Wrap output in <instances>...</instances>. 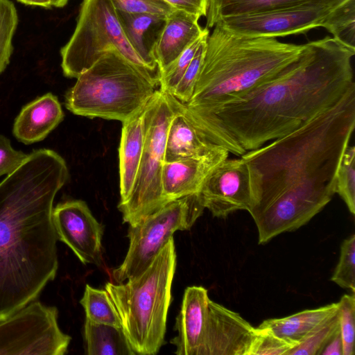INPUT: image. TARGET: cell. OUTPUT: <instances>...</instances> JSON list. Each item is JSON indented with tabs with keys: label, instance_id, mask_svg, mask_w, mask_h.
Instances as JSON below:
<instances>
[{
	"label": "cell",
	"instance_id": "22",
	"mask_svg": "<svg viewBox=\"0 0 355 355\" xmlns=\"http://www.w3.org/2000/svg\"><path fill=\"white\" fill-rule=\"evenodd\" d=\"M347 0H208L207 28L223 18L304 5L338 6Z\"/></svg>",
	"mask_w": 355,
	"mask_h": 355
},
{
	"label": "cell",
	"instance_id": "8",
	"mask_svg": "<svg viewBox=\"0 0 355 355\" xmlns=\"http://www.w3.org/2000/svg\"><path fill=\"white\" fill-rule=\"evenodd\" d=\"M175 112L174 97L159 89L146 105V139L133 191L118 209L123 223L132 225L166 205L162 191L168 125Z\"/></svg>",
	"mask_w": 355,
	"mask_h": 355
},
{
	"label": "cell",
	"instance_id": "40",
	"mask_svg": "<svg viewBox=\"0 0 355 355\" xmlns=\"http://www.w3.org/2000/svg\"><path fill=\"white\" fill-rule=\"evenodd\" d=\"M69 0H53V6L61 8L64 6Z\"/></svg>",
	"mask_w": 355,
	"mask_h": 355
},
{
	"label": "cell",
	"instance_id": "38",
	"mask_svg": "<svg viewBox=\"0 0 355 355\" xmlns=\"http://www.w3.org/2000/svg\"><path fill=\"white\" fill-rule=\"evenodd\" d=\"M320 355H343V340L340 329L329 340Z\"/></svg>",
	"mask_w": 355,
	"mask_h": 355
},
{
	"label": "cell",
	"instance_id": "12",
	"mask_svg": "<svg viewBox=\"0 0 355 355\" xmlns=\"http://www.w3.org/2000/svg\"><path fill=\"white\" fill-rule=\"evenodd\" d=\"M338 6L304 5L231 16L219 19L216 25L232 33L248 37L295 35L322 27L329 15Z\"/></svg>",
	"mask_w": 355,
	"mask_h": 355
},
{
	"label": "cell",
	"instance_id": "33",
	"mask_svg": "<svg viewBox=\"0 0 355 355\" xmlns=\"http://www.w3.org/2000/svg\"><path fill=\"white\" fill-rule=\"evenodd\" d=\"M208 36L202 40L180 80L173 92L169 93L182 103L187 104L192 97L203 61Z\"/></svg>",
	"mask_w": 355,
	"mask_h": 355
},
{
	"label": "cell",
	"instance_id": "34",
	"mask_svg": "<svg viewBox=\"0 0 355 355\" xmlns=\"http://www.w3.org/2000/svg\"><path fill=\"white\" fill-rule=\"evenodd\" d=\"M298 343L280 337L266 328L257 327L249 355H286Z\"/></svg>",
	"mask_w": 355,
	"mask_h": 355
},
{
	"label": "cell",
	"instance_id": "7",
	"mask_svg": "<svg viewBox=\"0 0 355 355\" xmlns=\"http://www.w3.org/2000/svg\"><path fill=\"white\" fill-rule=\"evenodd\" d=\"M114 49L159 88L160 71L144 63L131 46L110 0H83L75 31L60 50L64 76L77 78L105 52Z\"/></svg>",
	"mask_w": 355,
	"mask_h": 355
},
{
	"label": "cell",
	"instance_id": "37",
	"mask_svg": "<svg viewBox=\"0 0 355 355\" xmlns=\"http://www.w3.org/2000/svg\"><path fill=\"white\" fill-rule=\"evenodd\" d=\"M174 9L189 13L198 19L206 16L208 0H164Z\"/></svg>",
	"mask_w": 355,
	"mask_h": 355
},
{
	"label": "cell",
	"instance_id": "31",
	"mask_svg": "<svg viewBox=\"0 0 355 355\" xmlns=\"http://www.w3.org/2000/svg\"><path fill=\"white\" fill-rule=\"evenodd\" d=\"M331 280L355 293V235L345 239L341 245L338 263Z\"/></svg>",
	"mask_w": 355,
	"mask_h": 355
},
{
	"label": "cell",
	"instance_id": "5",
	"mask_svg": "<svg viewBox=\"0 0 355 355\" xmlns=\"http://www.w3.org/2000/svg\"><path fill=\"white\" fill-rule=\"evenodd\" d=\"M175 268L172 237L141 273L125 283L107 282L105 285L135 354L155 355L164 343Z\"/></svg>",
	"mask_w": 355,
	"mask_h": 355
},
{
	"label": "cell",
	"instance_id": "35",
	"mask_svg": "<svg viewBox=\"0 0 355 355\" xmlns=\"http://www.w3.org/2000/svg\"><path fill=\"white\" fill-rule=\"evenodd\" d=\"M116 10L168 17L175 9L164 0H110Z\"/></svg>",
	"mask_w": 355,
	"mask_h": 355
},
{
	"label": "cell",
	"instance_id": "19",
	"mask_svg": "<svg viewBox=\"0 0 355 355\" xmlns=\"http://www.w3.org/2000/svg\"><path fill=\"white\" fill-rule=\"evenodd\" d=\"M146 105L134 116L122 122L119 148L120 177L119 204L128 200L135 187L146 139Z\"/></svg>",
	"mask_w": 355,
	"mask_h": 355
},
{
	"label": "cell",
	"instance_id": "28",
	"mask_svg": "<svg viewBox=\"0 0 355 355\" xmlns=\"http://www.w3.org/2000/svg\"><path fill=\"white\" fill-rule=\"evenodd\" d=\"M340 329L338 312L318 326L286 355H320L329 340Z\"/></svg>",
	"mask_w": 355,
	"mask_h": 355
},
{
	"label": "cell",
	"instance_id": "3",
	"mask_svg": "<svg viewBox=\"0 0 355 355\" xmlns=\"http://www.w3.org/2000/svg\"><path fill=\"white\" fill-rule=\"evenodd\" d=\"M355 128V87L291 133L240 156L250 173L251 216L290 191L331 198Z\"/></svg>",
	"mask_w": 355,
	"mask_h": 355
},
{
	"label": "cell",
	"instance_id": "29",
	"mask_svg": "<svg viewBox=\"0 0 355 355\" xmlns=\"http://www.w3.org/2000/svg\"><path fill=\"white\" fill-rule=\"evenodd\" d=\"M18 24V15L14 3L0 0V74L10 63L12 53V37Z\"/></svg>",
	"mask_w": 355,
	"mask_h": 355
},
{
	"label": "cell",
	"instance_id": "20",
	"mask_svg": "<svg viewBox=\"0 0 355 355\" xmlns=\"http://www.w3.org/2000/svg\"><path fill=\"white\" fill-rule=\"evenodd\" d=\"M197 17L175 10L166 18L164 28L154 47V57L160 71L204 32Z\"/></svg>",
	"mask_w": 355,
	"mask_h": 355
},
{
	"label": "cell",
	"instance_id": "4",
	"mask_svg": "<svg viewBox=\"0 0 355 355\" xmlns=\"http://www.w3.org/2000/svg\"><path fill=\"white\" fill-rule=\"evenodd\" d=\"M304 46L275 37L236 35L216 25L186 105L202 113L237 98L279 73L297 58Z\"/></svg>",
	"mask_w": 355,
	"mask_h": 355
},
{
	"label": "cell",
	"instance_id": "21",
	"mask_svg": "<svg viewBox=\"0 0 355 355\" xmlns=\"http://www.w3.org/2000/svg\"><path fill=\"white\" fill-rule=\"evenodd\" d=\"M116 12L124 35L139 57L148 67L160 71L153 51L166 17L150 14L127 13L119 10H116Z\"/></svg>",
	"mask_w": 355,
	"mask_h": 355
},
{
	"label": "cell",
	"instance_id": "25",
	"mask_svg": "<svg viewBox=\"0 0 355 355\" xmlns=\"http://www.w3.org/2000/svg\"><path fill=\"white\" fill-rule=\"evenodd\" d=\"M80 303L85 310V320L121 327L119 313L105 289L87 284Z\"/></svg>",
	"mask_w": 355,
	"mask_h": 355
},
{
	"label": "cell",
	"instance_id": "11",
	"mask_svg": "<svg viewBox=\"0 0 355 355\" xmlns=\"http://www.w3.org/2000/svg\"><path fill=\"white\" fill-rule=\"evenodd\" d=\"M174 101L175 112L168 128L164 162L203 157L222 148L236 156L245 153L219 128L175 97Z\"/></svg>",
	"mask_w": 355,
	"mask_h": 355
},
{
	"label": "cell",
	"instance_id": "18",
	"mask_svg": "<svg viewBox=\"0 0 355 355\" xmlns=\"http://www.w3.org/2000/svg\"><path fill=\"white\" fill-rule=\"evenodd\" d=\"M64 116L58 97L46 93L21 108L15 120L12 134L26 145L41 141L62 121Z\"/></svg>",
	"mask_w": 355,
	"mask_h": 355
},
{
	"label": "cell",
	"instance_id": "23",
	"mask_svg": "<svg viewBox=\"0 0 355 355\" xmlns=\"http://www.w3.org/2000/svg\"><path fill=\"white\" fill-rule=\"evenodd\" d=\"M338 310V302L332 303L282 318L268 319L258 327L268 329L276 335L299 344L318 326L335 315Z\"/></svg>",
	"mask_w": 355,
	"mask_h": 355
},
{
	"label": "cell",
	"instance_id": "32",
	"mask_svg": "<svg viewBox=\"0 0 355 355\" xmlns=\"http://www.w3.org/2000/svg\"><path fill=\"white\" fill-rule=\"evenodd\" d=\"M343 355L354 354L355 294L344 295L338 302Z\"/></svg>",
	"mask_w": 355,
	"mask_h": 355
},
{
	"label": "cell",
	"instance_id": "15",
	"mask_svg": "<svg viewBox=\"0 0 355 355\" xmlns=\"http://www.w3.org/2000/svg\"><path fill=\"white\" fill-rule=\"evenodd\" d=\"M257 334L240 314L210 300L202 355H249Z\"/></svg>",
	"mask_w": 355,
	"mask_h": 355
},
{
	"label": "cell",
	"instance_id": "30",
	"mask_svg": "<svg viewBox=\"0 0 355 355\" xmlns=\"http://www.w3.org/2000/svg\"><path fill=\"white\" fill-rule=\"evenodd\" d=\"M205 28L203 33L190 44L169 65L161 71L159 89L171 93L192 60L202 40L209 35Z\"/></svg>",
	"mask_w": 355,
	"mask_h": 355
},
{
	"label": "cell",
	"instance_id": "9",
	"mask_svg": "<svg viewBox=\"0 0 355 355\" xmlns=\"http://www.w3.org/2000/svg\"><path fill=\"white\" fill-rule=\"evenodd\" d=\"M199 193L166 203L157 211L129 225V247L122 263L112 271L115 283H123L141 273L177 230H188L202 215Z\"/></svg>",
	"mask_w": 355,
	"mask_h": 355
},
{
	"label": "cell",
	"instance_id": "14",
	"mask_svg": "<svg viewBox=\"0 0 355 355\" xmlns=\"http://www.w3.org/2000/svg\"><path fill=\"white\" fill-rule=\"evenodd\" d=\"M199 196L214 217L225 218L236 211H248L251 193L246 162L241 157L221 162L206 178Z\"/></svg>",
	"mask_w": 355,
	"mask_h": 355
},
{
	"label": "cell",
	"instance_id": "24",
	"mask_svg": "<svg viewBox=\"0 0 355 355\" xmlns=\"http://www.w3.org/2000/svg\"><path fill=\"white\" fill-rule=\"evenodd\" d=\"M84 336L88 355H135L122 327L85 320Z\"/></svg>",
	"mask_w": 355,
	"mask_h": 355
},
{
	"label": "cell",
	"instance_id": "10",
	"mask_svg": "<svg viewBox=\"0 0 355 355\" xmlns=\"http://www.w3.org/2000/svg\"><path fill=\"white\" fill-rule=\"evenodd\" d=\"M55 306L34 300L0 321V355H63L71 338L58 322Z\"/></svg>",
	"mask_w": 355,
	"mask_h": 355
},
{
	"label": "cell",
	"instance_id": "2",
	"mask_svg": "<svg viewBox=\"0 0 355 355\" xmlns=\"http://www.w3.org/2000/svg\"><path fill=\"white\" fill-rule=\"evenodd\" d=\"M68 178L64 158L41 148L0 182V321L36 300L55 277L52 211Z\"/></svg>",
	"mask_w": 355,
	"mask_h": 355
},
{
	"label": "cell",
	"instance_id": "6",
	"mask_svg": "<svg viewBox=\"0 0 355 355\" xmlns=\"http://www.w3.org/2000/svg\"><path fill=\"white\" fill-rule=\"evenodd\" d=\"M65 94L76 115L123 122L140 111L159 88L116 49L105 52Z\"/></svg>",
	"mask_w": 355,
	"mask_h": 355
},
{
	"label": "cell",
	"instance_id": "1",
	"mask_svg": "<svg viewBox=\"0 0 355 355\" xmlns=\"http://www.w3.org/2000/svg\"><path fill=\"white\" fill-rule=\"evenodd\" d=\"M354 54L355 49L333 37L308 42L268 81L210 111L195 112L245 152L259 148L304 125L354 88Z\"/></svg>",
	"mask_w": 355,
	"mask_h": 355
},
{
	"label": "cell",
	"instance_id": "36",
	"mask_svg": "<svg viewBox=\"0 0 355 355\" xmlns=\"http://www.w3.org/2000/svg\"><path fill=\"white\" fill-rule=\"evenodd\" d=\"M28 154L14 149L8 138L0 134V177L17 169Z\"/></svg>",
	"mask_w": 355,
	"mask_h": 355
},
{
	"label": "cell",
	"instance_id": "16",
	"mask_svg": "<svg viewBox=\"0 0 355 355\" xmlns=\"http://www.w3.org/2000/svg\"><path fill=\"white\" fill-rule=\"evenodd\" d=\"M230 152L222 148L207 155L164 162L162 173V191L165 203L199 193L209 173L226 159Z\"/></svg>",
	"mask_w": 355,
	"mask_h": 355
},
{
	"label": "cell",
	"instance_id": "39",
	"mask_svg": "<svg viewBox=\"0 0 355 355\" xmlns=\"http://www.w3.org/2000/svg\"><path fill=\"white\" fill-rule=\"evenodd\" d=\"M24 4L40 6L43 8H51L53 6V0H17Z\"/></svg>",
	"mask_w": 355,
	"mask_h": 355
},
{
	"label": "cell",
	"instance_id": "26",
	"mask_svg": "<svg viewBox=\"0 0 355 355\" xmlns=\"http://www.w3.org/2000/svg\"><path fill=\"white\" fill-rule=\"evenodd\" d=\"M333 37L355 49V0H347L336 6L322 26Z\"/></svg>",
	"mask_w": 355,
	"mask_h": 355
},
{
	"label": "cell",
	"instance_id": "13",
	"mask_svg": "<svg viewBox=\"0 0 355 355\" xmlns=\"http://www.w3.org/2000/svg\"><path fill=\"white\" fill-rule=\"evenodd\" d=\"M52 221L58 239L68 245L83 263L103 265V226L85 201L58 203L53 209Z\"/></svg>",
	"mask_w": 355,
	"mask_h": 355
},
{
	"label": "cell",
	"instance_id": "27",
	"mask_svg": "<svg viewBox=\"0 0 355 355\" xmlns=\"http://www.w3.org/2000/svg\"><path fill=\"white\" fill-rule=\"evenodd\" d=\"M355 147L346 148L339 165L335 193L345 202L349 212L355 214Z\"/></svg>",
	"mask_w": 355,
	"mask_h": 355
},
{
	"label": "cell",
	"instance_id": "17",
	"mask_svg": "<svg viewBox=\"0 0 355 355\" xmlns=\"http://www.w3.org/2000/svg\"><path fill=\"white\" fill-rule=\"evenodd\" d=\"M207 290L202 286L187 287L175 320L178 334L171 343L177 355H202L209 302Z\"/></svg>",
	"mask_w": 355,
	"mask_h": 355
}]
</instances>
